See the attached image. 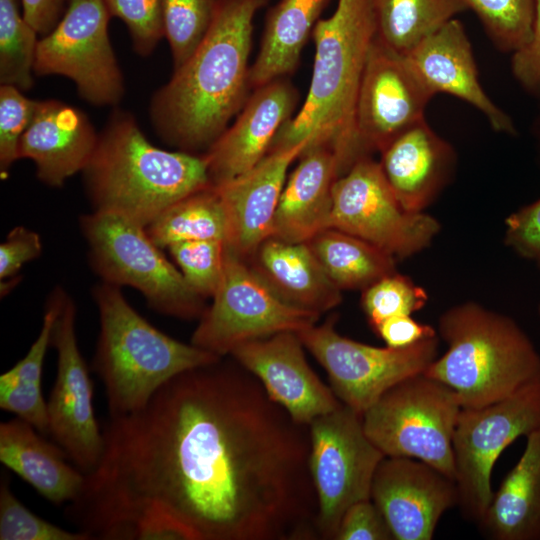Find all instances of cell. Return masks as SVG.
I'll return each instance as SVG.
<instances>
[{
	"mask_svg": "<svg viewBox=\"0 0 540 540\" xmlns=\"http://www.w3.org/2000/svg\"><path fill=\"white\" fill-rule=\"evenodd\" d=\"M223 358L175 376L142 409L110 417L80 496L91 517L156 508L192 540L318 538L308 426Z\"/></svg>",
	"mask_w": 540,
	"mask_h": 540,
	"instance_id": "cell-1",
	"label": "cell"
},
{
	"mask_svg": "<svg viewBox=\"0 0 540 540\" xmlns=\"http://www.w3.org/2000/svg\"><path fill=\"white\" fill-rule=\"evenodd\" d=\"M268 2L218 0L201 44L151 99L150 119L165 143L179 151L205 153L240 112L251 88L254 18Z\"/></svg>",
	"mask_w": 540,
	"mask_h": 540,
	"instance_id": "cell-2",
	"label": "cell"
},
{
	"mask_svg": "<svg viewBox=\"0 0 540 540\" xmlns=\"http://www.w3.org/2000/svg\"><path fill=\"white\" fill-rule=\"evenodd\" d=\"M377 35L372 0H337L312 37L315 56L310 87L300 110L282 127L269 152L302 142L335 154L340 176L361 159L355 107L366 59ZM306 147V148H307Z\"/></svg>",
	"mask_w": 540,
	"mask_h": 540,
	"instance_id": "cell-3",
	"label": "cell"
},
{
	"mask_svg": "<svg viewBox=\"0 0 540 540\" xmlns=\"http://www.w3.org/2000/svg\"><path fill=\"white\" fill-rule=\"evenodd\" d=\"M94 211L123 216L143 227L210 183L204 155L153 145L135 117L115 109L82 171Z\"/></svg>",
	"mask_w": 540,
	"mask_h": 540,
	"instance_id": "cell-4",
	"label": "cell"
},
{
	"mask_svg": "<svg viewBox=\"0 0 540 540\" xmlns=\"http://www.w3.org/2000/svg\"><path fill=\"white\" fill-rule=\"evenodd\" d=\"M438 333L446 352L424 371L450 387L462 408L503 399L540 378V354L510 317L475 302L446 310Z\"/></svg>",
	"mask_w": 540,
	"mask_h": 540,
	"instance_id": "cell-5",
	"label": "cell"
},
{
	"mask_svg": "<svg viewBox=\"0 0 540 540\" xmlns=\"http://www.w3.org/2000/svg\"><path fill=\"white\" fill-rule=\"evenodd\" d=\"M93 294L100 318L93 369L104 385L110 417L142 409L175 376L223 358L155 328L120 286L104 282Z\"/></svg>",
	"mask_w": 540,
	"mask_h": 540,
	"instance_id": "cell-6",
	"label": "cell"
},
{
	"mask_svg": "<svg viewBox=\"0 0 540 540\" xmlns=\"http://www.w3.org/2000/svg\"><path fill=\"white\" fill-rule=\"evenodd\" d=\"M81 229L94 270L104 282L139 290L155 311L180 319H200L205 299L186 282L149 237L146 228L117 214L84 215Z\"/></svg>",
	"mask_w": 540,
	"mask_h": 540,
	"instance_id": "cell-7",
	"label": "cell"
},
{
	"mask_svg": "<svg viewBox=\"0 0 540 540\" xmlns=\"http://www.w3.org/2000/svg\"><path fill=\"white\" fill-rule=\"evenodd\" d=\"M461 409L450 387L421 373L387 390L362 422L385 456L421 460L455 481L452 442Z\"/></svg>",
	"mask_w": 540,
	"mask_h": 540,
	"instance_id": "cell-8",
	"label": "cell"
},
{
	"mask_svg": "<svg viewBox=\"0 0 540 540\" xmlns=\"http://www.w3.org/2000/svg\"><path fill=\"white\" fill-rule=\"evenodd\" d=\"M540 429V378L478 408H462L453 435L455 483L462 516L477 524L489 506L491 474L500 454Z\"/></svg>",
	"mask_w": 540,
	"mask_h": 540,
	"instance_id": "cell-9",
	"label": "cell"
},
{
	"mask_svg": "<svg viewBox=\"0 0 540 540\" xmlns=\"http://www.w3.org/2000/svg\"><path fill=\"white\" fill-rule=\"evenodd\" d=\"M308 430L318 538L335 540L346 510L370 499L374 473L385 455L366 435L362 414L343 403L315 418Z\"/></svg>",
	"mask_w": 540,
	"mask_h": 540,
	"instance_id": "cell-10",
	"label": "cell"
},
{
	"mask_svg": "<svg viewBox=\"0 0 540 540\" xmlns=\"http://www.w3.org/2000/svg\"><path fill=\"white\" fill-rule=\"evenodd\" d=\"M212 304L199 319L191 344L220 357L239 345L280 332H300L319 314L282 301L247 261L226 247L223 275Z\"/></svg>",
	"mask_w": 540,
	"mask_h": 540,
	"instance_id": "cell-11",
	"label": "cell"
},
{
	"mask_svg": "<svg viewBox=\"0 0 540 540\" xmlns=\"http://www.w3.org/2000/svg\"><path fill=\"white\" fill-rule=\"evenodd\" d=\"M336 320L332 315L297 334L327 372L336 397L361 414L391 387L424 373L437 358L438 336L404 348L375 347L340 335Z\"/></svg>",
	"mask_w": 540,
	"mask_h": 540,
	"instance_id": "cell-12",
	"label": "cell"
},
{
	"mask_svg": "<svg viewBox=\"0 0 540 540\" xmlns=\"http://www.w3.org/2000/svg\"><path fill=\"white\" fill-rule=\"evenodd\" d=\"M110 19L104 0H68L54 29L39 38L34 75L64 76L89 104L117 106L125 84L110 42Z\"/></svg>",
	"mask_w": 540,
	"mask_h": 540,
	"instance_id": "cell-13",
	"label": "cell"
},
{
	"mask_svg": "<svg viewBox=\"0 0 540 540\" xmlns=\"http://www.w3.org/2000/svg\"><path fill=\"white\" fill-rule=\"evenodd\" d=\"M329 228L361 238L394 258H406L431 244L440 223L424 212L406 211L380 163L367 156L335 181Z\"/></svg>",
	"mask_w": 540,
	"mask_h": 540,
	"instance_id": "cell-14",
	"label": "cell"
},
{
	"mask_svg": "<svg viewBox=\"0 0 540 540\" xmlns=\"http://www.w3.org/2000/svg\"><path fill=\"white\" fill-rule=\"evenodd\" d=\"M433 96L407 56L376 35L355 107V134L361 158L381 153L400 134L425 119V108Z\"/></svg>",
	"mask_w": 540,
	"mask_h": 540,
	"instance_id": "cell-15",
	"label": "cell"
},
{
	"mask_svg": "<svg viewBox=\"0 0 540 540\" xmlns=\"http://www.w3.org/2000/svg\"><path fill=\"white\" fill-rule=\"evenodd\" d=\"M76 307L66 296L51 333L57 374L47 401L49 434L85 475L98 466L104 435L93 406V383L76 335Z\"/></svg>",
	"mask_w": 540,
	"mask_h": 540,
	"instance_id": "cell-16",
	"label": "cell"
},
{
	"mask_svg": "<svg viewBox=\"0 0 540 540\" xmlns=\"http://www.w3.org/2000/svg\"><path fill=\"white\" fill-rule=\"evenodd\" d=\"M370 499L394 540H431L442 515L458 506L459 494L455 481L434 466L385 456L374 473Z\"/></svg>",
	"mask_w": 540,
	"mask_h": 540,
	"instance_id": "cell-17",
	"label": "cell"
},
{
	"mask_svg": "<svg viewBox=\"0 0 540 540\" xmlns=\"http://www.w3.org/2000/svg\"><path fill=\"white\" fill-rule=\"evenodd\" d=\"M296 332H280L236 347L230 356L253 374L268 396L299 424L338 408L342 402L309 366Z\"/></svg>",
	"mask_w": 540,
	"mask_h": 540,
	"instance_id": "cell-18",
	"label": "cell"
},
{
	"mask_svg": "<svg viewBox=\"0 0 540 540\" xmlns=\"http://www.w3.org/2000/svg\"><path fill=\"white\" fill-rule=\"evenodd\" d=\"M298 91L285 78L254 89L232 125L203 154L210 183L219 185L256 166L293 117Z\"/></svg>",
	"mask_w": 540,
	"mask_h": 540,
	"instance_id": "cell-19",
	"label": "cell"
},
{
	"mask_svg": "<svg viewBox=\"0 0 540 540\" xmlns=\"http://www.w3.org/2000/svg\"><path fill=\"white\" fill-rule=\"evenodd\" d=\"M308 142L268 153L244 174L214 185L226 211V247L245 261L272 236L273 222L287 171Z\"/></svg>",
	"mask_w": 540,
	"mask_h": 540,
	"instance_id": "cell-20",
	"label": "cell"
},
{
	"mask_svg": "<svg viewBox=\"0 0 540 540\" xmlns=\"http://www.w3.org/2000/svg\"><path fill=\"white\" fill-rule=\"evenodd\" d=\"M406 56L433 95L455 96L479 110L496 132L516 134L511 117L482 88L471 43L458 19L426 36Z\"/></svg>",
	"mask_w": 540,
	"mask_h": 540,
	"instance_id": "cell-21",
	"label": "cell"
},
{
	"mask_svg": "<svg viewBox=\"0 0 540 540\" xmlns=\"http://www.w3.org/2000/svg\"><path fill=\"white\" fill-rule=\"evenodd\" d=\"M88 116L61 100H38L28 128L21 137L18 158L30 159L40 181L61 187L88 164L98 141Z\"/></svg>",
	"mask_w": 540,
	"mask_h": 540,
	"instance_id": "cell-22",
	"label": "cell"
},
{
	"mask_svg": "<svg viewBox=\"0 0 540 540\" xmlns=\"http://www.w3.org/2000/svg\"><path fill=\"white\" fill-rule=\"evenodd\" d=\"M382 171L400 205L423 212L454 174L453 147L425 119L394 139L381 153Z\"/></svg>",
	"mask_w": 540,
	"mask_h": 540,
	"instance_id": "cell-23",
	"label": "cell"
},
{
	"mask_svg": "<svg viewBox=\"0 0 540 540\" xmlns=\"http://www.w3.org/2000/svg\"><path fill=\"white\" fill-rule=\"evenodd\" d=\"M298 159L281 192L272 232L293 243L329 228L333 186L340 177L337 158L326 146L307 147Z\"/></svg>",
	"mask_w": 540,
	"mask_h": 540,
	"instance_id": "cell-24",
	"label": "cell"
},
{
	"mask_svg": "<svg viewBox=\"0 0 540 540\" xmlns=\"http://www.w3.org/2000/svg\"><path fill=\"white\" fill-rule=\"evenodd\" d=\"M246 261L282 301L294 308L321 315L342 302L341 290L306 242L271 236Z\"/></svg>",
	"mask_w": 540,
	"mask_h": 540,
	"instance_id": "cell-25",
	"label": "cell"
},
{
	"mask_svg": "<svg viewBox=\"0 0 540 540\" xmlns=\"http://www.w3.org/2000/svg\"><path fill=\"white\" fill-rule=\"evenodd\" d=\"M15 417L0 424V461L54 505L69 504L81 493L86 475L69 464L67 453Z\"/></svg>",
	"mask_w": 540,
	"mask_h": 540,
	"instance_id": "cell-26",
	"label": "cell"
},
{
	"mask_svg": "<svg viewBox=\"0 0 540 540\" xmlns=\"http://www.w3.org/2000/svg\"><path fill=\"white\" fill-rule=\"evenodd\" d=\"M526 439L520 459L477 523L486 539L540 540V429Z\"/></svg>",
	"mask_w": 540,
	"mask_h": 540,
	"instance_id": "cell-27",
	"label": "cell"
},
{
	"mask_svg": "<svg viewBox=\"0 0 540 540\" xmlns=\"http://www.w3.org/2000/svg\"><path fill=\"white\" fill-rule=\"evenodd\" d=\"M332 0H280L266 15L260 48L250 67L251 89L294 72L304 46Z\"/></svg>",
	"mask_w": 540,
	"mask_h": 540,
	"instance_id": "cell-28",
	"label": "cell"
},
{
	"mask_svg": "<svg viewBox=\"0 0 540 540\" xmlns=\"http://www.w3.org/2000/svg\"><path fill=\"white\" fill-rule=\"evenodd\" d=\"M66 294L57 289L48 301L37 339L27 354L0 376V408L30 424L40 433L49 434L47 402L41 389V378L51 333Z\"/></svg>",
	"mask_w": 540,
	"mask_h": 540,
	"instance_id": "cell-29",
	"label": "cell"
},
{
	"mask_svg": "<svg viewBox=\"0 0 540 540\" xmlns=\"http://www.w3.org/2000/svg\"><path fill=\"white\" fill-rule=\"evenodd\" d=\"M306 243L330 280L341 291L364 290L396 272V258L338 229H324Z\"/></svg>",
	"mask_w": 540,
	"mask_h": 540,
	"instance_id": "cell-30",
	"label": "cell"
},
{
	"mask_svg": "<svg viewBox=\"0 0 540 540\" xmlns=\"http://www.w3.org/2000/svg\"><path fill=\"white\" fill-rule=\"evenodd\" d=\"M146 231L161 249L184 241L226 243L227 216L217 188L209 184L175 202L149 224Z\"/></svg>",
	"mask_w": 540,
	"mask_h": 540,
	"instance_id": "cell-31",
	"label": "cell"
},
{
	"mask_svg": "<svg viewBox=\"0 0 540 540\" xmlns=\"http://www.w3.org/2000/svg\"><path fill=\"white\" fill-rule=\"evenodd\" d=\"M377 37L406 55L422 39L467 11L461 0H372Z\"/></svg>",
	"mask_w": 540,
	"mask_h": 540,
	"instance_id": "cell-32",
	"label": "cell"
},
{
	"mask_svg": "<svg viewBox=\"0 0 540 540\" xmlns=\"http://www.w3.org/2000/svg\"><path fill=\"white\" fill-rule=\"evenodd\" d=\"M20 0H0V84L27 91L33 86L40 36L25 20Z\"/></svg>",
	"mask_w": 540,
	"mask_h": 540,
	"instance_id": "cell-33",
	"label": "cell"
},
{
	"mask_svg": "<svg viewBox=\"0 0 540 540\" xmlns=\"http://www.w3.org/2000/svg\"><path fill=\"white\" fill-rule=\"evenodd\" d=\"M218 0H162L164 37L171 51L173 70L198 48L214 19Z\"/></svg>",
	"mask_w": 540,
	"mask_h": 540,
	"instance_id": "cell-34",
	"label": "cell"
},
{
	"mask_svg": "<svg viewBox=\"0 0 540 540\" xmlns=\"http://www.w3.org/2000/svg\"><path fill=\"white\" fill-rule=\"evenodd\" d=\"M482 23L494 45L513 52L532 32L535 0H461Z\"/></svg>",
	"mask_w": 540,
	"mask_h": 540,
	"instance_id": "cell-35",
	"label": "cell"
},
{
	"mask_svg": "<svg viewBox=\"0 0 540 540\" xmlns=\"http://www.w3.org/2000/svg\"><path fill=\"white\" fill-rule=\"evenodd\" d=\"M427 301L426 290L397 271L362 290L361 297L363 311L372 329L391 317L419 311Z\"/></svg>",
	"mask_w": 540,
	"mask_h": 540,
	"instance_id": "cell-36",
	"label": "cell"
},
{
	"mask_svg": "<svg viewBox=\"0 0 540 540\" xmlns=\"http://www.w3.org/2000/svg\"><path fill=\"white\" fill-rule=\"evenodd\" d=\"M0 540H91L82 531L61 528L30 511L13 493L9 476L0 480Z\"/></svg>",
	"mask_w": 540,
	"mask_h": 540,
	"instance_id": "cell-37",
	"label": "cell"
},
{
	"mask_svg": "<svg viewBox=\"0 0 540 540\" xmlns=\"http://www.w3.org/2000/svg\"><path fill=\"white\" fill-rule=\"evenodd\" d=\"M168 249L189 286L202 298H212L223 275L225 242L184 241Z\"/></svg>",
	"mask_w": 540,
	"mask_h": 540,
	"instance_id": "cell-38",
	"label": "cell"
},
{
	"mask_svg": "<svg viewBox=\"0 0 540 540\" xmlns=\"http://www.w3.org/2000/svg\"><path fill=\"white\" fill-rule=\"evenodd\" d=\"M111 17L127 27L134 51L149 56L164 38L162 0H104Z\"/></svg>",
	"mask_w": 540,
	"mask_h": 540,
	"instance_id": "cell-39",
	"label": "cell"
},
{
	"mask_svg": "<svg viewBox=\"0 0 540 540\" xmlns=\"http://www.w3.org/2000/svg\"><path fill=\"white\" fill-rule=\"evenodd\" d=\"M38 100L28 98L15 86L0 85V173L4 177L18 160L21 137L28 128Z\"/></svg>",
	"mask_w": 540,
	"mask_h": 540,
	"instance_id": "cell-40",
	"label": "cell"
},
{
	"mask_svg": "<svg viewBox=\"0 0 540 540\" xmlns=\"http://www.w3.org/2000/svg\"><path fill=\"white\" fill-rule=\"evenodd\" d=\"M335 540H394V538L378 507L371 499H364L346 510Z\"/></svg>",
	"mask_w": 540,
	"mask_h": 540,
	"instance_id": "cell-41",
	"label": "cell"
},
{
	"mask_svg": "<svg viewBox=\"0 0 540 540\" xmlns=\"http://www.w3.org/2000/svg\"><path fill=\"white\" fill-rule=\"evenodd\" d=\"M505 244L519 256L540 257V198L511 213L505 220Z\"/></svg>",
	"mask_w": 540,
	"mask_h": 540,
	"instance_id": "cell-42",
	"label": "cell"
},
{
	"mask_svg": "<svg viewBox=\"0 0 540 540\" xmlns=\"http://www.w3.org/2000/svg\"><path fill=\"white\" fill-rule=\"evenodd\" d=\"M514 78L530 94L540 97V0H535V15L529 40L512 52Z\"/></svg>",
	"mask_w": 540,
	"mask_h": 540,
	"instance_id": "cell-43",
	"label": "cell"
},
{
	"mask_svg": "<svg viewBox=\"0 0 540 540\" xmlns=\"http://www.w3.org/2000/svg\"><path fill=\"white\" fill-rule=\"evenodd\" d=\"M42 251L39 235L23 226L12 229L0 245V279L14 278L26 263L37 258Z\"/></svg>",
	"mask_w": 540,
	"mask_h": 540,
	"instance_id": "cell-44",
	"label": "cell"
},
{
	"mask_svg": "<svg viewBox=\"0 0 540 540\" xmlns=\"http://www.w3.org/2000/svg\"><path fill=\"white\" fill-rule=\"evenodd\" d=\"M386 346L404 348L437 335L430 325L415 321L411 315L391 317L373 329Z\"/></svg>",
	"mask_w": 540,
	"mask_h": 540,
	"instance_id": "cell-45",
	"label": "cell"
},
{
	"mask_svg": "<svg viewBox=\"0 0 540 540\" xmlns=\"http://www.w3.org/2000/svg\"><path fill=\"white\" fill-rule=\"evenodd\" d=\"M25 20L40 37L50 33L62 18L68 0H20Z\"/></svg>",
	"mask_w": 540,
	"mask_h": 540,
	"instance_id": "cell-46",
	"label": "cell"
},
{
	"mask_svg": "<svg viewBox=\"0 0 540 540\" xmlns=\"http://www.w3.org/2000/svg\"><path fill=\"white\" fill-rule=\"evenodd\" d=\"M534 134L537 140L538 149L540 152V114L536 118V121L534 123Z\"/></svg>",
	"mask_w": 540,
	"mask_h": 540,
	"instance_id": "cell-47",
	"label": "cell"
},
{
	"mask_svg": "<svg viewBox=\"0 0 540 540\" xmlns=\"http://www.w3.org/2000/svg\"><path fill=\"white\" fill-rule=\"evenodd\" d=\"M535 261H536V263H537V266H538V269H539V272H540V257H539L537 260H535Z\"/></svg>",
	"mask_w": 540,
	"mask_h": 540,
	"instance_id": "cell-48",
	"label": "cell"
},
{
	"mask_svg": "<svg viewBox=\"0 0 540 540\" xmlns=\"http://www.w3.org/2000/svg\"><path fill=\"white\" fill-rule=\"evenodd\" d=\"M537 311H538V315H539V318H540V303H539V305H538Z\"/></svg>",
	"mask_w": 540,
	"mask_h": 540,
	"instance_id": "cell-49",
	"label": "cell"
}]
</instances>
